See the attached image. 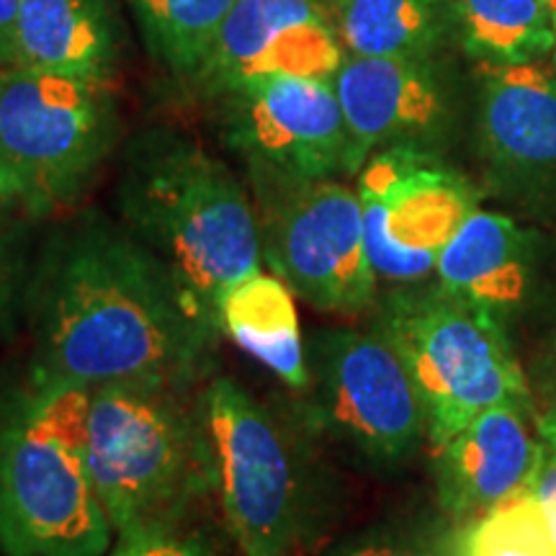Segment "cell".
Here are the masks:
<instances>
[{
	"mask_svg": "<svg viewBox=\"0 0 556 556\" xmlns=\"http://www.w3.org/2000/svg\"><path fill=\"white\" fill-rule=\"evenodd\" d=\"M24 317L34 394L201 379L225 336L148 245L96 212L62 222L34 253Z\"/></svg>",
	"mask_w": 556,
	"mask_h": 556,
	"instance_id": "6da1fadb",
	"label": "cell"
},
{
	"mask_svg": "<svg viewBox=\"0 0 556 556\" xmlns=\"http://www.w3.org/2000/svg\"><path fill=\"white\" fill-rule=\"evenodd\" d=\"M116 206L122 225L217 323L227 291L263 268L253 197L219 157L176 131L129 144Z\"/></svg>",
	"mask_w": 556,
	"mask_h": 556,
	"instance_id": "7a4b0ae2",
	"label": "cell"
},
{
	"mask_svg": "<svg viewBox=\"0 0 556 556\" xmlns=\"http://www.w3.org/2000/svg\"><path fill=\"white\" fill-rule=\"evenodd\" d=\"M199 379H122L90 389L86 467L116 546L180 536L212 490Z\"/></svg>",
	"mask_w": 556,
	"mask_h": 556,
	"instance_id": "3957f363",
	"label": "cell"
},
{
	"mask_svg": "<svg viewBox=\"0 0 556 556\" xmlns=\"http://www.w3.org/2000/svg\"><path fill=\"white\" fill-rule=\"evenodd\" d=\"M208 475L242 556H304L328 528V503L302 420L263 405L235 379L201 389Z\"/></svg>",
	"mask_w": 556,
	"mask_h": 556,
	"instance_id": "277c9868",
	"label": "cell"
},
{
	"mask_svg": "<svg viewBox=\"0 0 556 556\" xmlns=\"http://www.w3.org/2000/svg\"><path fill=\"white\" fill-rule=\"evenodd\" d=\"M119 139L109 80L0 70V201L45 219L90 189Z\"/></svg>",
	"mask_w": 556,
	"mask_h": 556,
	"instance_id": "5b68a950",
	"label": "cell"
},
{
	"mask_svg": "<svg viewBox=\"0 0 556 556\" xmlns=\"http://www.w3.org/2000/svg\"><path fill=\"white\" fill-rule=\"evenodd\" d=\"M374 325L409 368L428 415V441L441 448L484 409L533 405L505 325L438 287L394 289Z\"/></svg>",
	"mask_w": 556,
	"mask_h": 556,
	"instance_id": "8992f818",
	"label": "cell"
},
{
	"mask_svg": "<svg viewBox=\"0 0 556 556\" xmlns=\"http://www.w3.org/2000/svg\"><path fill=\"white\" fill-rule=\"evenodd\" d=\"M111 541L86 441L62 433L29 394H18L0 409V552L103 556Z\"/></svg>",
	"mask_w": 556,
	"mask_h": 556,
	"instance_id": "52a82bcc",
	"label": "cell"
},
{
	"mask_svg": "<svg viewBox=\"0 0 556 556\" xmlns=\"http://www.w3.org/2000/svg\"><path fill=\"white\" fill-rule=\"evenodd\" d=\"M263 266L319 312L356 315L377 299L356 189L340 178L299 180L248 173Z\"/></svg>",
	"mask_w": 556,
	"mask_h": 556,
	"instance_id": "ba28073f",
	"label": "cell"
},
{
	"mask_svg": "<svg viewBox=\"0 0 556 556\" xmlns=\"http://www.w3.org/2000/svg\"><path fill=\"white\" fill-rule=\"evenodd\" d=\"M304 428L379 467L402 464L428 438V415L409 368L377 325L319 330L307 343Z\"/></svg>",
	"mask_w": 556,
	"mask_h": 556,
	"instance_id": "9c48e42d",
	"label": "cell"
},
{
	"mask_svg": "<svg viewBox=\"0 0 556 556\" xmlns=\"http://www.w3.org/2000/svg\"><path fill=\"white\" fill-rule=\"evenodd\" d=\"M356 193L374 274L397 287L433 276L443 248L477 208L469 180L428 148L374 152Z\"/></svg>",
	"mask_w": 556,
	"mask_h": 556,
	"instance_id": "30bf717a",
	"label": "cell"
},
{
	"mask_svg": "<svg viewBox=\"0 0 556 556\" xmlns=\"http://www.w3.org/2000/svg\"><path fill=\"white\" fill-rule=\"evenodd\" d=\"M212 101L222 137L248 173L299 180L351 176V144L332 80L276 75Z\"/></svg>",
	"mask_w": 556,
	"mask_h": 556,
	"instance_id": "8fae6325",
	"label": "cell"
},
{
	"mask_svg": "<svg viewBox=\"0 0 556 556\" xmlns=\"http://www.w3.org/2000/svg\"><path fill=\"white\" fill-rule=\"evenodd\" d=\"M345 60L332 13L317 0H240L189 80L206 99L250 80H332Z\"/></svg>",
	"mask_w": 556,
	"mask_h": 556,
	"instance_id": "7c38bea8",
	"label": "cell"
},
{
	"mask_svg": "<svg viewBox=\"0 0 556 556\" xmlns=\"http://www.w3.org/2000/svg\"><path fill=\"white\" fill-rule=\"evenodd\" d=\"M332 88L351 144V176L374 152L428 148L446 127V93L433 60L345 54Z\"/></svg>",
	"mask_w": 556,
	"mask_h": 556,
	"instance_id": "4fadbf2b",
	"label": "cell"
},
{
	"mask_svg": "<svg viewBox=\"0 0 556 556\" xmlns=\"http://www.w3.org/2000/svg\"><path fill=\"white\" fill-rule=\"evenodd\" d=\"M544 458L533 405H495L435 448L438 500L467 523L510 503L531 486Z\"/></svg>",
	"mask_w": 556,
	"mask_h": 556,
	"instance_id": "5bb4252c",
	"label": "cell"
},
{
	"mask_svg": "<svg viewBox=\"0 0 556 556\" xmlns=\"http://www.w3.org/2000/svg\"><path fill=\"white\" fill-rule=\"evenodd\" d=\"M479 139L503 176L533 180L556 173V65H484Z\"/></svg>",
	"mask_w": 556,
	"mask_h": 556,
	"instance_id": "9a60e30c",
	"label": "cell"
},
{
	"mask_svg": "<svg viewBox=\"0 0 556 556\" xmlns=\"http://www.w3.org/2000/svg\"><path fill=\"white\" fill-rule=\"evenodd\" d=\"M533 278V240L510 217L475 208L443 248L435 287L500 323L523 302Z\"/></svg>",
	"mask_w": 556,
	"mask_h": 556,
	"instance_id": "2e32d148",
	"label": "cell"
},
{
	"mask_svg": "<svg viewBox=\"0 0 556 556\" xmlns=\"http://www.w3.org/2000/svg\"><path fill=\"white\" fill-rule=\"evenodd\" d=\"M119 37L106 0H21L16 65L111 80Z\"/></svg>",
	"mask_w": 556,
	"mask_h": 556,
	"instance_id": "e0dca14e",
	"label": "cell"
},
{
	"mask_svg": "<svg viewBox=\"0 0 556 556\" xmlns=\"http://www.w3.org/2000/svg\"><path fill=\"white\" fill-rule=\"evenodd\" d=\"M219 325L242 351L266 364L294 392L309 384L307 343L299 328L294 291L278 276H248L219 304Z\"/></svg>",
	"mask_w": 556,
	"mask_h": 556,
	"instance_id": "ac0fdd59",
	"label": "cell"
},
{
	"mask_svg": "<svg viewBox=\"0 0 556 556\" xmlns=\"http://www.w3.org/2000/svg\"><path fill=\"white\" fill-rule=\"evenodd\" d=\"M345 54L433 60L454 26L451 0H343L332 11Z\"/></svg>",
	"mask_w": 556,
	"mask_h": 556,
	"instance_id": "d6986e66",
	"label": "cell"
},
{
	"mask_svg": "<svg viewBox=\"0 0 556 556\" xmlns=\"http://www.w3.org/2000/svg\"><path fill=\"white\" fill-rule=\"evenodd\" d=\"M451 11L464 52L482 65L554 54V13L544 0H451Z\"/></svg>",
	"mask_w": 556,
	"mask_h": 556,
	"instance_id": "ffe728a7",
	"label": "cell"
},
{
	"mask_svg": "<svg viewBox=\"0 0 556 556\" xmlns=\"http://www.w3.org/2000/svg\"><path fill=\"white\" fill-rule=\"evenodd\" d=\"M240 0H152L139 13L160 60L178 78L197 73L208 47Z\"/></svg>",
	"mask_w": 556,
	"mask_h": 556,
	"instance_id": "44dd1931",
	"label": "cell"
},
{
	"mask_svg": "<svg viewBox=\"0 0 556 556\" xmlns=\"http://www.w3.org/2000/svg\"><path fill=\"white\" fill-rule=\"evenodd\" d=\"M448 556H556V544L539 507L520 495L458 526Z\"/></svg>",
	"mask_w": 556,
	"mask_h": 556,
	"instance_id": "7402d4cb",
	"label": "cell"
},
{
	"mask_svg": "<svg viewBox=\"0 0 556 556\" xmlns=\"http://www.w3.org/2000/svg\"><path fill=\"white\" fill-rule=\"evenodd\" d=\"M34 250L24 222H16L0 235V332L11 330L24 317L26 287H29Z\"/></svg>",
	"mask_w": 556,
	"mask_h": 556,
	"instance_id": "603a6c76",
	"label": "cell"
},
{
	"mask_svg": "<svg viewBox=\"0 0 556 556\" xmlns=\"http://www.w3.org/2000/svg\"><path fill=\"white\" fill-rule=\"evenodd\" d=\"M448 546L451 533L433 536L422 531H379L340 546L330 556H448Z\"/></svg>",
	"mask_w": 556,
	"mask_h": 556,
	"instance_id": "cb8c5ba5",
	"label": "cell"
},
{
	"mask_svg": "<svg viewBox=\"0 0 556 556\" xmlns=\"http://www.w3.org/2000/svg\"><path fill=\"white\" fill-rule=\"evenodd\" d=\"M533 420L541 441L556 443V338L539 371V389L533 394Z\"/></svg>",
	"mask_w": 556,
	"mask_h": 556,
	"instance_id": "d4e9b609",
	"label": "cell"
},
{
	"mask_svg": "<svg viewBox=\"0 0 556 556\" xmlns=\"http://www.w3.org/2000/svg\"><path fill=\"white\" fill-rule=\"evenodd\" d=\"M526 497L539 507L556 544V443L544 441V458H541V467L531 486L526 490Z\"/></svg>",
	"mask_w": 556,
	"mask_h": 556,
	"instance_id": "484cf974",
	"label": "cell"
},
{
	"mask_svg": "<svg viewBox=\"0 0 556 556\" xmlns=\"http://www.w3.org/2000/svg\"><path fill=\"white\" fill-rule=\"evenodd\" d=\"M111 556H217L214 548L204 544L201 539L170 536L157 541H144V544H127L116 546Z\"/></svg>",
	"mask_w": 556,
	"mask_h": 556,
	"instance_id": "4316f807",
	"label": "cell"
},
{
	"mask_svg": "<svg viewBox=\"0 0 556 556\" xmlns=\"http://www.w3.org/2000/svg\"><path fill=\"white\" fill-rule=\"evenodd\" d=\"M21 0H0V70L16 65V24Z\"/></svg>",
	"mask_w": 556,
	"mask_h": 556,
	"instance_id": "83f0119b",
	"label": "cell"
},
{
	"mask_svg": "<svg viewBox=\"0 0 556 556\" xmlns=\"http://www.w3.org/2000/svg\"><path fill=\"white\" fill-rule=\"evenodd\" d=\"M13 212H16V208L5 204V201H0V235H3L5 229H9L11 225H16V222H18L16 217H13Z\"/></svg>",
	"mask_w": 556,
	"mask_h": 556,
	"instance_id": "f1b7e54d",
	"label": "cell"
},
{
	"mask_svg": "<svg viewBox=\"0 0 556 556\" xmlns=\"http://www.w3.org/2000/svg\"><path fill=\"white\" fill-rule=\"evenodd\" d=\"M317 3H319V5H325V9H328V11L332 13V11H336V5H338V3H343V0H317Z\"/></svg>",
	"mask_w": 556,
	"mask_h": 556,
	"instance_id": "f546056e",
	"label": "cell"
},
{
	"mask_svg": "<svg viewBox=\"0 0 556 556\" xmlns=\"http://www.w3.org/2000/svg\"><path fill=\"white\" fill-rule=\"evenodd\" d=\"M152 3V0H131V5H135L137 9V13H142L144 9H148V5Z\"/></svg>",
	"mask_w": 556,
	"mask_h": 556,
	"instance_id": "4dcf8cb0",
	"label": "cell"
},
{
	"mask_svg": "<svg viewBox=\"0 0 556 556\" xmlns=\"http://www.w3.org/2000/svg\"><path fill=\"white\" fill-rule=\"evenodd\" d=\"M544 3L548 5V9H552V13H556V0H544Z\"/></svg>",
	"mask_w": 556,
	"mask_h": 556,
	"instance_id": "1f68e13d",
	"label": "cell"
},
{
	"mask_svg": "<svg viewBox=\"0 0 556 556\" xmlns=\"http://www.w3.org/2000/svg\"><path fill=\"white\" fill-rule=\"evenodd\" d=\"M554 26H556V13H554ZM554 65H556V47H554Z\"/></svg>",
	"mask_w": 556,
	"mask_h": 556,
	"instance_id": "d6a6232c",
	"label": "cell"
}]
</instances>
